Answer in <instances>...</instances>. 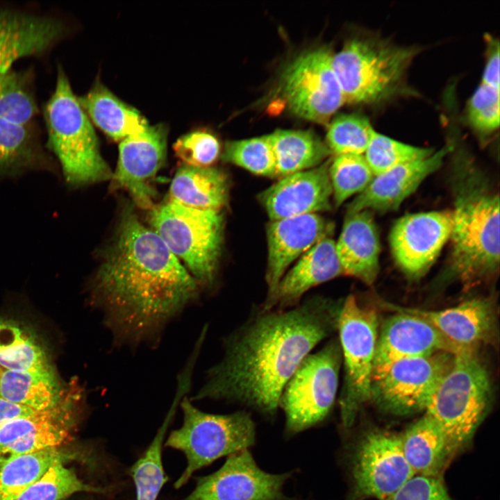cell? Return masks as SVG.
<instances>
[{
	"label": "cell",
	"instance_id": "7",
	"mask_svg": "<svg viewBox=\"0 0 500 500\" xmlns=\"http://www.w3.org/2000/svg\"><path fill=\"white\" fill-rule=\"evenodd\" d=\"M417 51L377 38L348 40L332 58L345 102L376 103L389 97Z\"/></svg>",
	"mask_w": 500,
	"mask_h": 500
},
{
	"label": "cell",
	"instance_id": "10",
	"mask_svg": "<svg viewBox=\"0 0 500 500\" xmlns=\"http://www.w3.org/2000/svg\"><path fill=\"white\" fill-rule=\"evenodd\" d=\"M378 325L376 312L356 296L342 301L337 331L344 372L338 400L344 430L352 427L361 408L371 400Z\"/></svg>",
	"mask_w": 500,
	"mask_h": 500
},
{
	"label": "cell",
	"instance_id": "19",
	"mask_svg": "<svg viewBox=\"0 0 500 500\" xmlns=\"http://www.w3.org/2000/svg\"><path fill=\"white\" fill-rule=\"evenodd\" d=\"M333 224L317 214L270 221L267 226L266 297L272 294L289 266L333 233Z\"/></svg>",
	"mask_w": 500,
	"mask_h": 500
},
{
	"label": "cell",
	"instance_id": "39",
	"mask_svg": "<svg viewBox=\"0 0 500 500\" xmlns=\"http://www.w3.org/2000/svg\"><path fill=\"white\" fill-rule=\"evenodd\" d=\"M38 112L24 78L10 69L0 73V117L28 124Z\"/></svg>",
	"mask_w": 500,
	"mask_h": 500
},
{
	"label": "cell",
	"instance_id": "41",
	"mask_svg": "<svg viewBox=\"0 0 500 500\" xmlns=\"http://www.w3.org/2000/svg\"><path fill=\"white\" fill-rule=\"evenodd\" d=\"M173 148L177 157L185 165L192 167H211L220 153L218 139L212 133L201 129L183 135Z\"/></svg>",
	"mask_w": 500,
	"mask_h": 500
},
{
	"label": "cell",
	"instance_id": "12",
	"mask_svg": "<svg viewBox=\"0 0 500 500\" xmlns=\"http://www.w3.org/2000/svg\"><path fill=\"white\" fill-rule=\"evenodd\" d=\"M332 58L322 47L301 53L285 69L282 94L297 116L323 123L345 103Z\"/></svg>",
	"mask_w": 500,
	"mask_h": 500
},
{
	"label": "cell",
	"instance_id": "14",
	"mask_svg": "<svg viewBox=\"0 0 500 500\" xmlns=\"http://www.w3.org/2000/svg\"><path fill=\"white\" fill-rule=\"evenodd\" d=\"M292 474L263 470L249 449H244L228 456L215 472L199 478L181 500H294L284 492Z\"/></svg>",
	"mask_w": 500,
	"mask_h": 500
},
{
	"label": "cell",
	"instance_id": "27",
	"mask_svg": "<svg viewBox=\"0 0 500 500\" xmlns=\"http://www.w3.org/2000/svg\"><path fill=\"white\" fill-rule=\"evenodd\" d=\"M229 183L226 175L212 167L183 165L170 185L171 201L197 208L221 210L226 205Z\"/></svg>",
	"mask_w": 500,
	"mask_h": 500
},
{
	"label": "cell",
	"instance_id": "38",
	"mask_svg": "<svg viewBox=\"0 0 500 500\" xmlns=\"http://www.w3.org/2000/svg\"><path fill=\"white\" fill-rule=\"evenodd\" d=\"M102 489L83 482L76 472L58 463L51 468L35 483L16 500H62L81 492H101Z\"/></svg>",
	"mask_w": 500,
	"mask_h": 500
},
{
	"label": "cell",
	"instance_id": "32",
	"mask_svg": "<svg viewBox=\"0 0 500 500\" xmlns=\"http://www.w3.org/2000/svg\"><path fill=\"white\" fill-rule=\"evenodd\" d=\"M0 367L10 370H51L47 354L32 335L0 320Z\"/></svg>",
	"mask_w": 500,
	"mask_h": 500
},
{
	"label": "cell",
	"instance_id": "34",
	"mask_svg": "<svg viewBox=\"0 0 500 500\" xmlns=\"http://www.w3.org/2000/svg\"><path fill=\"white\" fill-rule=\"evenodd\" d=\"M328 172L336 207L362 192L374 176L364 155L357 154L335 156L330 162Z\"/></svg>",
	"mask_w": 500,
	"mask_h": 500
},
{
	"label": "cell",
	"instance_id": "21",
	"mask_svg": "<svg viewBox=\"0 0 500 500\" xmlns=\"http://www.w3.org/2000/svg\"><path fill=\"white\" fill-rule=\"evenodd\" d=\"M392 310L417 316L435 328L447 340L462 348L476 349L494 333L495 315L492 303L485 299H472L438 310H428L385 304Z\"/></svg>",
	"mask_w": 500,
	"mask_h": 500
},
{
	"label": "cell",
	"instance_id": "17",
	"mask_svg": "<svg viewBox=\"0 0 500 500\" xmlns=\"http://www.w3.org/2000/svg\"><path fill=\"white\" fill-rule=\"evenodd\" d=\"M465 349L470 348L456 345L424 319L397 311L386 319L378 335L372 381L400 360L438 352L456 354Z\"/></svg>",
	"mask_w": 500,
	"mask_h": 500
},
{
	"label": "cell",
	"instance_id": "1",
	"mask_svg": "<svg viewBox=\"0 0 500 500\" xmlns=\"http://www.w3.org/2000/svg\"><path fill=\"white\" fill-rule=\"evenodd\" d=\"M342 301L310 297L285 310L260 306L224 340V355L196 399L239 404L275 418L281 392L301 361L338 329Z\"/></svg>",
	"mask_w": 500,
	"mask_h": 500
},
{
	"label": "cell",
	"instance_id": "30",
	"mask_svg": "<svg viewBox=\"0 0 500 500\" xmlns=\"http://www.w3.org/2000/svg\"><path fill=\"white\" fill-rule=\"evenodd\" d=\"M60 388L53 370L32 372L0 367V398L45 411L58 407Z\"/></svg>",
	"mask_w": 500,
	"mask_h": 500
},
{
	"label": "cell",
	"instance_id": "25",
	"mask_svg": "<svg viewBox=\"0 0 500 500\" xmlns=\"http://www.w3.org/2000/svg\"><path fill=\"white\" fill-rule=\"evenodd\" d=\"M404 456L415 475L440 477L453 453L436 422L428 414L400 435Z\"/></svg>",
	"mask_w": 500,
	"mask_h": 500
},
{
	"label": "cell",
	"instance_id": "26",
	"mask_svg": "<svg viewBox=\"0 0 500 500\" xmlns=\"http://www.w3.org/2000/svg\"><path fill=\"white\" fill-rule=\"evenodd\" d=\"M78 100L94 124L115 141L121 142L149 126L140 111L119 99L99 80Z\"/></svg>",
	"mask_w": 500,
	"mask_h": 500
},
{
	"label": "cell",
	"instance_id": "20",
	"mask_svg": "<svg viewBox=\"0 0 500 500\" xmlns=\"http://www.w3.org/2000/svg\"><path fill=\"white\" fill-rule=\"evenodd\" d=\"M453 149L446 145L431 156L416 160L374 176L367 187L347 206V214L368 210L388 212L397 209L422 182L437 171Z\"/></svg>",
	"mask_w": 500,
	"mask_h": 500
},
{
	"label": "cell",
	"instance_id": "45",
	"mask_svg": "<svg viewBox=\"0 0 500 500\" xmlns=\"http://www.w3.org/2000/svg\"><path fill=\"white\" fill-rule=\"evenodd\" d=\"M38 411L0 398V428L8 422L22 417H27Z\"/></svg>",
	"mask_w": 500,
	"mask_h": 500
},
{
	"label": "cell",
	"instance_id": "11",
	"mask_svg": "<svg viewBox=\"0 0 500 500\" xmlns=\"http://www.w3.org/2000/svg\"><path fill=\"white\" fill-rule=\"evenodd\" d=\"M349 476L347 500H388L415 474L404 456L400 435L374 429L365 433L355 444Z\"/></svg>",
	"mask_w": 500,
	"mask_h": 500
},
{
	"label": "cell",
	"instance_id": "43",
	"mask_svg": "<svg viewBox=\"0 0 500 500\" xmlns=\"http://www.w3.org/2000/svg\"><path fill=\"white\" fill-rule=\"evenodd\" d=\"M388 500H451L441 477L415 475Z\"/></svg>",
	"mask_w": 500,
	"mask_h": 500
},
{
	"label": "cell",
	"instance_id": "36",
	"mask_svg": "<svg viewBox=\"0 0 500 500\" xmlns=\"http://www.w3.org/2000/svg\"><path fill=\"white\" fill-rule=\"evenodd\" d=\"M434 152L433 149L405 144L375 131L364 156L375 176L397 166L426 158Z\"/></svg>",
	"mask_w": 500,
	"mask_h": 500
},
{
	"label": "cell",
	"instance_id": "44",
	"mask_svg": "<svg viewBox=\"0 0 500 500\" xmlns=\"http://www.w3.org/2000/svg\"><path fill=\"white\" fill-rule=\"evenodd\" d=\"M489 41V53L481 83L499 88V43L492 38Z\"/></svg>",
	"mask_w": 500,
	"mask_h": 500
},
{
	"label": "cell",
	"instance_id": "4",
	"mask_svg": "<svg viewBox=\"0 0 500 500\" xmlns=\"http://www.w3.org/2000/svg\"><path fill=\"white\" fill-rule=\"evenodd\" d=\"M47 147L59 160L68 186L76 188L111 178L87 114L59 69L56 88L44 108Z\"/></svg>",
	"mask_w": 500,
	"mask_h": 500
},
{
	"label": "cell",
	"instance_id": "18",
	"mask_svg": "<svg viewBox=\"0 0 500 500\" xmlns=\"http://www.w3.org/2000/svg\"><path fill=\"white\" fill-rule=\"evenodd\" d=\"M329 165L326 161L288 175L262 191L258 199L270 221L331 210Z\"/></svg>",
	"mask_w": 500,
	"mask_h": 500
},
{
	"label": "cell",
	"instance_id": "42",
	"mask_svg": "<svg viewBox=\"0 0 500 500\" xmlns=\"http://www.w3.org/2000/svg\"><path fill=\"white\" fill-rule=\"evenodd\" d=\"M499 88L480 84L467 105V119L479 133L488 134L499 126Z\"/></svg>",
	"mask_w": 500,
	"mask_h": 500
},
{
	"label": "cell",
	"instance_id": "37",
	"mask_svg": "<svg viewBox=\"0 0 500 500\" xmlns=\"http://www.w3.org/2000/svg\"><path fill=\"white\" fill-rule=\"evenodd\" d=\"M222 158L255 174L276 177L275 159L269 135L228 141Z\"/></svg>",
	"mask_w": 500,
	"mask_h": 500
},
{
	"label": "cell",
	"instance_id": "9",
	"mask_svg": "<svg viewBox=\"0 0 500 500\" xmlns=\"http://www.w3.org/2000/svg\"><path fill=\"white\" fill-rule=\"evenodd\" d=\"M338 338L309 353L285 385L278 408L285 415V433L294 436L325 422L336 401L342 367Z\"/></svg>",
	"mask_w": 500,
	"mask_h": 500
},
{
	"label": "cell",
	"instance_id": "33",
	"mask_svg": "<svg viewBox=\"0 0 500 500\" xmlns=\"http://www.w3.org/2000/svg\"><path fill=\"white\" fill-rule=\"evenodd\" d=\"M175 407L174 403L144 454L131 468L136 500H157L167 481L162 463V447Z\"/></svg>",
	"mask_w": 500,
	"mask_h": 500
},
{
	"label": "cell",
	"instance_id": "28",
	"mask_svg": "<svg viewBox=\"0 0 500 500\" xmlns=\"http://www.w3.org/2000/svg\"><path fill=\"white\" fill-rule=\"evenodd\" d=\"M31 170L55 172V166L28 124L0 117V177L16 176Z\"/></svg>",
	"mask_w": 500,
	"mask_h": 500
},
{
	"label": "cell",
	"instance_id": "2",
	"mask_svg": "<svg viewBox=\"0 0 500 500\" xmlns=\"http://www.w3.org/2000/svg\"><path fill=\"white\" fill-rule=\"evenodd\" d=\"M94 290L116 336L140 342L196 297L198 283L161 238L127 209L97 272Z\"/></svg>",
	"mask_w": 500,
	"mask_h": 500
},
{
	"label": "cell",
	"instance_id": "6",
	"mask_svg": "<svg viewBox=\"0 0 500 500\" xmlns=\"http://www.w3.org/2000/svg\"><path fill=\"white\" fill-rule=\"evenodd\" d=\"M181 426L172 431L165 446L183 453L186 465L174 483V488L184 486L197 471L223 456L254 445L256 424L249 411L228 414L203 412L185 398L181 403Z\"/></svg>",
	"mask_w": 500,
	"mask_h": 500
},
{
	"label": "cell",
	"instance_id": "40",
	"mask_svg": "<svg viewBox=\"0 0 500 500\" xmlns=\"http://www.w3.org/2000/svg\"><path fill=\"white\" fill-rule=\"evenodd\" d=\"M72 416H66L50 425L33 431L0 449V468L19 456L52 447H59L71 438Z\"/></svg>",
	"mask_w": 500,
	"mask_h": 500
},
{
	"label": "cell",
	"instance_id": "23",
	"mask_svg": "<svg viewBox=\"0 0 500 500\" xmlns=\"http://www.w3.org/2000/svg\"><path fill=\"white\" fill-rule=\"evenodd\" d=\"M64 30L53 17L0 10V73L10 70L21 58L44 52Z\"/></svg>",
	"mask_w": 500,
	"mask_h": 500
},
{
	"label": "cell",
	"instance_id": "22",
	"mask_svg": "<svg viewBox=\"0 0 500 500\" xmlns=\"http://www.w3.org/2000/svg\"><path fill=\"white\" fill-rule=\"evenodd\" d=\"M343 275L335 241L326 237L303 254L285 272L271 296L260 307L263 310H285L298 305L311 288Z\"/></svg>",
	"mask_w": 500,
	"mask_h": 500
},
{
	"label": "cell",
	"instance_id": "29",
	"mask_svg": "<svg viewBox=\"0 0 500 500\" xmlns=\"http://www.w3.org/2000/svg\"><path fill=\"white\" fill-rule=\"evenodd\" d=\"M269 136L278 178L314 168L331 153L327 144L310 131L277 129Z\"/></svg>",
	"mask_w": 500,
	"mask_h": 500
},
{
	"label": "cell",
	"instance_id": "5",
	"mask_svg": "<svg viewBox=\"0 0 500 500\" xmlns=\"http://www.w3.org/2000/svg\"><path fill=\"white\" fill-rule=\"evenodd\" d=\"M475 350L465 349L454 354L425 410L445 434L453 454L471 442L490 406L488 373Z\"/></svg>",
	"mask_w": 500,
	"mask_h": 500
},
{
	"label": "cell",
	"instance_id": "13",
	"mask_svg": "<svg viewBox=\"0 0 500 500\" xmlns=\"http://www.w3.org/2000/svg\"><path fill=\"white\" fill-rule=\"evenodd\" d=\"M454 354L438 352L400 360L373 379L371 400L390 413L410 415L425 411Z\"/></svg>",
	"mask_w": 500,
	"mask_h": 500
},
{
	"label": "cell",
	"instance_id": "24",
	"mask_svg": "<svg viewBox=\"0 0 500 500\" xmlns=\"http://www.w3.org/2000/svg\"><path fill=\"white\" fill-rule=\"evenodd\" d=\"M335 250L343 275L367 285L375 281L379 272L381 244L370 211L347 214Z\"/></svg>",
	"mask_w": 500,
	"mask_h": 500
},
{
	"label": "cell",
	"instance_id": "8",
	"mask_svg": "<svg viewBox=\"0 0 500 500\" xmlns=\"http://www.w3.org/2000/svg\"><path fill=\"white\" fill-rule=\"evenodd\" d=\"M153 231L189 268L198 283L210 285L221 255V210L197 209L169 201L152 210Z\"/></svg>",
	"mask_w": 500,
	"mask_h": 500
},
{
	"label": "cell",
	"instance_id": "16",
	"mask_svg": "<svg viewBox=\"0 0 500 500\" xmlns=\"http://www.w3.org/2000/svg\"><path fill=\"white\" fill-rule=\"evenodd\" d=\"M451 228L449 211L408 214L396 221L390 244L400 269L412 278L423 276L450 239Z\"/></svg>",
	"mask_w": 500,
	"mask_h": 500
},
{
	"label": "cell",
	"instance_id": "3",
	"mask_svg": "<svg viewBox=\"0 0 500 500\" xmlns=\"http://www.w3.org/2000/svg\"><path fill=\"white\" fill-rule=\"evenodd\" d=\"M452 185L451 270L460 281L470 283L499 268V196L467 162L455 168Z\"/></svg>",
	"mask_w": 500,
	"mask_h": 500
},
{
	"label": "cell",
	"instance_id": "31",
	"mask_svg": "<svg viewBox=\"0 0 500 500\" xmlns=\"http://www.w3.org/2000/svg\"><path fill=\"white\" fill-rule=\"evenodd\" d=\"M76 456L67 449L52 447L12 459L0 468V500H16L52 466Z\"/></svg>",
	"mask_w": 500,
	"mask_h": 500
},
{
	"label": "cell",
	"instance_id": "35",
	"mask_svg": "<svg viewBox=\"0 0 500 500\" xmlns=\"http://www.w3.org/2000/svg\"><path fill=\"white\" fill-rule=\"evenodd\" d=\"M374 132L367 117L355 113L340 114L329 125L326 144L335 156L364 155Z\"/></svg>",
	"mask_w": 500,
	"mask_h": 500
},
{
	"label": "cell",
	"instance_id": "15",
	"mask_svg": "<svg viewBox=\"0 0 500 500\" xmlns=\"http://www.w3.org/2000/svg\"><path fill=\"white\" fill-rule=\"evenodd\" d=\"M167 135V125L159 123L120 142L112 188L127 191L142 209L153 206L156 192L149 181L165 161Z\"/></svg>",
	"mask_w": 500,
	"mask_h": 500
}]
</instances>
